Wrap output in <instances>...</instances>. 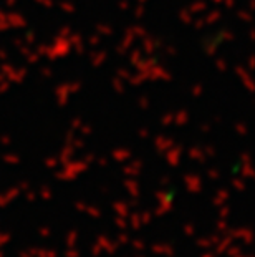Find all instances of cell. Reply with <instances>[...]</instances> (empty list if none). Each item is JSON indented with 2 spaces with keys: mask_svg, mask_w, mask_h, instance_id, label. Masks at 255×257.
Instances as JSON below:
<instances>
[{
  "mask_svg": "<svg viewBox=\"0 0 255 257\" xmlns=\"http://www.w3.org/2000/svg\"><path fill=\"white\" fill-rule=\"evenodd\" d=\"M154 252H161V254H167L172 255V249H169V245H154Z\"/></svg>",
  "mask_w": 255,
  "mask_h": 257,
  "instance_id": "obj_1",
  "label": "cell"
},
{
  "mask_svg": "<svg viewBox=\"0 0 255 257\" xmlns=\"http://www.w3.org/2000/svg\"><path fill=\"white\" fill-rule=\"evenodd\" d=\"M115 209L119 212V214H123V216L128 214V209H126V206H124V204H115Z\"/></svg>",
  "mask_w": 255,
  "mask_h": 257,
  "instance_id": "obj_2",
  "label": "cell"
},
{
  "mask_svg": "<svg viewBox=\"0 0 255 257\" xmlns=\"http://www.w3.org/2000/svg\"><path fill=\"white\" fill-rule=\"evenodd\" d=\"M131 221H133V227H139V221H141V217L138 214H133L131 216Z\"/></svg>",
  "mask_w": 255,
  "mask_h": 257,
  "instance_id": "obj_3",
  "label": "cell"
},
{
  "mask_svg": "<svg viewBox=\"0 0 255 257\" xmlns=\"http://www.w3.org/2000/svg\"><path fill=\"white\" fill-rule=\"evenodd\" d=\"M72 236H68V244L73 245L75 244V239H77V232H70Z\"/></svg>",
  "mask_w": 255,
  "mask_h": 257,
  "instance_id": "obj_4",
  "label": "cell"
},
{
  "mask_svg": "<svg viewBox=\"0 0 255 257\" xmlns=\"http://www.w3.org/2000/svg\"><path fill=\"white\" fill-rule=\"evenodd\" d=\"M184 231H186V234H187V236H192V232H194V227H191V226H186V227H184Z\"/></svg>",
  "mask_w": 255,
  "mask_h": 257,
  "instance_id": "obj_5",
  "label": "cell"
},
{
  "mask_svg": "<svg viewBox=\"0 0 255 257\" xmlns=\"http://www.w3.org/2000/svg\"><path fill=\"white\" fill-rule=\"evenodd\" d=\"M88 212H90V214L93 216V217H98V216H100V211H98V209H88Z\"/></svg>",
  "mask_w": 255,
  "mask_h": 257,
  "instance_id": "obj_6",
  "label": "cell"
},
{
  "mask_svg": "<svg viewBox=\"0 0 255 257\" xmlns=\"http://www.w3.org/2000/svg\"><path fill=\"white\" fill-rule=\"evenodd\" d=\"M133 245H134V247H136L138 250H139V249H143V242H141V240H134Z\"/></svg>",
  "mask_w": 255,
  "mask_h": 257,
  "instance_id": "obj_7",
  "label": "cell"
},
{
  "mask_svg": "<svg viewBox=\"0 0 255 257\" xmlns=\"http://www.w3.org/2000/svg\"><path fill=\"white\" fill-rule=\"evenodd\" d=\"M67 257H78V252H77V250H68Z\"/></svg>",
  "mask_w": 255,
  "mask_h": 257,
  "instance_id": "obj_8",
  "label": "cell"
},
{
  "mask_svg": "<svg viewBox=\"0 0 255 257\" xmlns=\"http://www.w3.org/2000/svg\"><path fill=\"white\" fill-rule=\"evenodd\" d=\"M116 222H118V226H119V227H124V226H126V222H124V221L121 219V217H118Z\"/></svg>",
  "mask_w": 255,
  "mask_h": 257,
  "instance_id": "obj_9",
  "label": "cell"
},
{
  "mask_svg": "<svg viewBox=\"0 0 255 257\" xmlns=\"http://www.w3.org/2000/svg\"><path fill=\"white\" fill-rule=\"evenodd\" d=\"M40 234H42V236H48V234H50V229H40Z\"/></svg>",
  "mask_w": 255,
  "mask_h": 257,
  "instance_id": "obj_10",
  "label": "cell"
},
{
  "mask_svg": "<svg viewBox=\"0 0 255 257\" xmlns=\"http://www.w3.org/2000/svg\"><path fill=\"white\" fill-rule=\"evenodd\" d=\"M149 219H151V214H143V222L148 224V222H149Z\"/></svg>",
  "mask_w": 255,
  "mask_h": 257,
  "instance_id": "obj_11",
  "label": "cell"
},
{
  "mask_svg": "<svg viewBox=\"0 0 255 257\" xmlns=\"http://www.w3.org/2000/svg\"><path fill=\"white\" fill-rule=\"evenodd\" d=\"M119 242H128V236H124V234H123V236H119Z\"/></svg>",
  "mask_w": 255,
  "mask_h": 257,
  "instance_id": "obj_12",
  "label": "cell"
},
{
  "mask_svg": "<svg viewBox=\"0 0 255 257\" xmlns=\"http://www.w3.org/2000/svg\"><path fill=\"white\" fill-rule=\"evenodd\" d=\"M77 209H80V211H83V209H86V207H85L83 204H78V207H77Z\"/></svg>",
  "mask_w": 255,
  "mask_h": 257,
  "instance_id": "obj_13",
  "label": "cell"
},
{
  "mask_svg": "<svg viewBox=\"0 0 255 257\" xmlns=\"http://www.w3.org/2000/svg\"><path fill=\"white\" fill-rule=\"evenodd\" d=\"M0 257H4V254H2V252H0Z\"/></svg>",
  "mask_w": 255,
  "mask_h": 257,
  "instance_id": "obj_14",
  "label": "cell"
}]
</instances>
